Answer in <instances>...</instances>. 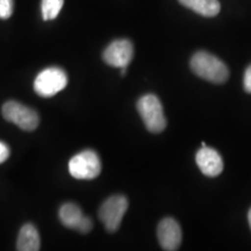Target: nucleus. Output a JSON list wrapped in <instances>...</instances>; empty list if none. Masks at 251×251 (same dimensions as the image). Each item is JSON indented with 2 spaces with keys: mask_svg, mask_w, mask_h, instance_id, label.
I'll list each match as a JSON object with an SVG mask.
<instances>
[{
  "mask_svg": "<svg viewBox=\"0 0 251 251\" xmlns=\"http://www.w3.org/2000/svg\"><path fill=\"white\" fill-rule=\"evenodd\" d=\"M137 111L144 126L150 133H162L166 127V119L163 111V106L155 94H146L137 101Z\"/></svg>",
  "mask_w": 251,
  "mask_h": 251,
  "instance_id": "obj_2",
  "label": "nucleus"
},
{
  "mask_svg": "<svg viewBox=\"0 0 251 251\" xmlns=\"http://www.w3.org/2000/svg\"><path fill=\"white\" fill-rule=\"evenodd\" d=\"M64 0H42L41 2V13L45 21L54 20L61 12Z\"/></svg>",
  "mask_w": 251,
  "mask_h": 251,
  "instance_id": "obj_13",
  "label": "nucleus"
},
{
  "mask_svg": "<svg viewBox=\"0 0 251 251\" xmlns=\"http://www.w3.org/2000/svg\"><path fill=\"white\" fill-rule=\"evenodd\" d=\"M157 237L162 249L176 251L181 243V228L174 218H165L157 227Z\"/></svg>",
  "mask_w": 251,
  "mask_h": 251,
  "instance_id": "obj_8",
  "label": "nucleus"
},
{
  "mask_svg": "<svg viewBox=\"0 0 251 251\" xmlns=\"http://www.w3.org/2000/svg\"><path fill=\"white\" fill-rule=\"evenodd\" d=\"M191 69L198 77L214 84H224L229 78L228 67L207 51H198L191 58Z\"/></svg>",
  "mask_w": 251,
  "mask_h": 251,
  "instance_id": "obj_1",
  "label": "nucleus"
},
{
  "mask_svg": "<svg viewBox=\"0 0 251 251\" xmlns=\"http://www.w3.org/2000/svg\"><path fill=\"white\" fill-rule=\"evenodd\" d=\"M92 228H93L92 219L89 218V216L84 215L83 218H81L79 224H78L76 230L80 234H87L92 230Z\"/></svg>",
  "mask_w": 251,
  "mask_h": 251,
  "instance_id": "obj_15",
  "label": "nucleus"
},
{
  "mask_svg": "<svg viewBox=\"0 0 251 251\" xmlns=\"http://www.w3.org/2000/svg\"><path fill=\"white\" fill-rule=\"evenodd\" d=\"M127 209L128 199L121 194L113 196L103 201L98 212V216L105 226L106 231L114 233L118 230Z\"/></svg>",
  "mask_w": 251,
  "mask_h": 251,
  "instance_id": "obj_5",
  "label": "nucleus"
},
{
  "mask_svg": "<svg viewBox=\"0 0 251 251\" xmlns=\"http://www.w3.org/2000/svg\"><path fill=\"white\" fill-rule=\"evenodd\" d=\"M197 165L207 177H216L224 171V159L215 149L203 146L196 155Z\"/></svg>",
  "mask_w": 251,
  "mask_h": 251,
  "instance_id": "obj_9",
  "label": "nucleus"
},
{
  "mask_svg": "<svg viewBox=\"0 0 251 251\" xmlns=\"http://www.w3.org/2000/svg\"><path fill=\"white\" fill-rule=\"evenodd\" d=\"M248 221H249L250 228H251V208L249 209V213H248Z\"/></svg>",
  "mask_w": 251,
  "mask_h": 251,
  "instance_id": "obj_18",
  "label": "nucleus"
},
{
  "mask_svg": "<svg viewBox=\"0 0 251 251\" xmlns=\"http://www.w3.org/2000/svg\"><path fill=\"white\" fill-rule=\"evenodd\" d=\"M14 9V0H0V19L11 18Z\"/></svg>",
  "mask_w": 251,
  "mask_h": 251,
  "instance_id": "obj_14",
  "label": "nucleus"
},
{
  "mask_svg": "<svg viewBox=\"0 0 251 251\" xmlns=\"http://www.w3.org/2000/svg\"><path fill=\"white\" fill-rule=\"evenodd\" d=\"M68 85V76L61 68H47L34 80V91L42 98H50Z\"/></svg>",
  "mask_w": 251,
  "mask_h": 251,
  "instance_id": "obj_3",
  "label": "nucleus"
},
{
  "mask_svg": "<svg viewBox=\"0 0 251 251\" xmlns=\"http://www.w3.org/2000/svg\"><path fill=\"white\" fill-rule=\"evenodd\" d=\"M2 117L6 121L14 124L26 131L35 130L40 122L39 114L36 111L23 105V103L14 101V100L4 103Z\"/></svg>",
  "mask_w": 251,
  "mask_h": 251,
  "instance_id": "obj_6",
  "label": "nucleus"
},
{
  "mask_svg": "<svg viewBox=\"0 0 251 251\" xmlns=\"http://www.w3.org/2000/svg\"><path fill=\"white\" fill-rule=\"evenodd\" d=\"M83 212L80 207L74 202H67L61 206L58 212V218L61 224L69 229L76 230L78 224L83 218Z\"/></svg>",
  "mask_w": 251,
  "mask_h": 251,
  "instance_id": "obj_12",
  "label": "nucleus"
},
{
  "mask_svg": "<svg viewBox=\"0 0 251 251\" xmlns=\"http://www.w3.org/2000/svg\"><path fill=\"white\" fill-rule=\"evenodd\" d=\"M9 157V148L8 146L4 142H0V164L7 161Z\"/></svg>",
  "mask_w": 251,
  "mask_h": 251,
  "instance_id": "obj_17",
  "label": "nucleus"
},
{
  "mask_svg": "<svg viewBox=\"0 0 251 251\" xmlns=\"http://www.w3.org/2000/svg\"><path fill=\"white\" fill-rule=\"evenodd\" d=\"M134 56V47L129 40H115L105 49L103 62L109 67L124 69L129 65Z\"/></svg>",
  "mask_w": 251,
  "mask_h": 251,
  "instance_id": "obj_7",
  "label": "nucleus"
},
{
  "mask_svg": "<svg viewBox=\"0 0 251 251\" xmlns=\"http://www.w3.org/2000/svg\"><path fill=\"white\" fill-rule=\"evenodd\" d=\"M179 2L185 7L206 18L216 17L221 9L219 0H179Z\"/></svg>",
  "mask_w": 251,
  "mask_h": 251,
  "instance_id": "obj_11",
  "label": "nucleus"
},
{
  "mask_svg": "<svg viewBox=\"0 0 251 251\" xmlns=\"http://www.w3.org/2000/svg\"><path fill=\"white\" fill-rule=\"evenodd\" d=\"M41 248V240L36 227L31 224L24 225L19 233L17 249L19 251H37Z\"/></svg>",
  "mask_w": 251,
  "mask_h": 251,
  "instance_id": "obj_10",
  "label": "nucleus"
},
{
  "mask_svg": "<svg viewBox=\"0 0 251 251\" xmlns=\"http://www.w3.org/2000/svg\"><path fill=\"white\" fill-rule=\"evenodd\" d=\"M69 172L72 177L80 180L97 178L101 172V162L98 153L89 149L75 155L69 162Z\"/></svg>",
  "mask_w": 251,
  "mask_h": 251,
  "instance_id": "obj_4",
  "label": "nucleus"
},
{
  "mask_svg": "<svg viewBox=\"0 0 251 251\" xmlns=\"http://www.w3.org/2000/svg\"><path fill=\"white\" fill-rule=\"evenodd\" d=\"M243 86L246 92L251 93V65L247 68L246 72H244V78H243Z\"/></svg>",
  "mask_w": 251,
  "mask_h": 251,
  "instance_id": "obj_16",
  "label": "nucleus"
}]
</instances>
